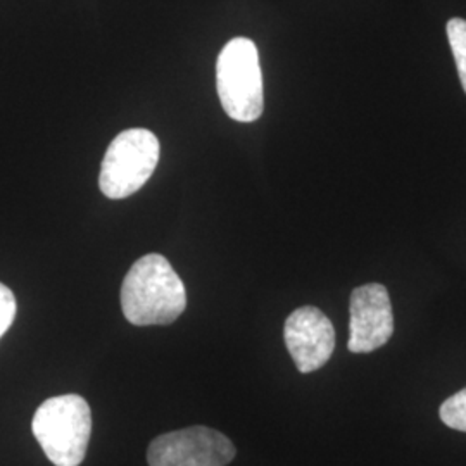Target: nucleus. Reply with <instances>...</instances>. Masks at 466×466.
Segmentation results:
<instances>
[{
  "mask_svg": "<svg viewBox=\"0 0 466 466\" xmlns=\"http://www.w3.org/2000/svg\"><path fill=\"white\" fill-rule=\"evenodd\" d=\"M448 38L451 50L456 61L458 75L466 94V21L461 17H452L448 21Z\"/></svg>",
  "mask_w": 466,
  "mask_h": 466,
  "instance_id": "8",
  "label": "nucleus"
},
{
  "mask_svg": "<svg viewBox=\"0 0 466 466\" xmlns=\"http://www.w3.org/2000/svg\"><path fill=\"white\" fill-rule=\"evenodd\" d=\"M17 304L13 290L0 283V337L7 332L16 318Z\"/></svg>",
  "mask_w": 466,
  "mask_h": 466,
  "instance_id": "10",
  "label": "nucleus"
},
{
  "mask_svg": "<svg viewBox=\"0 0 466 466\" xmlns=\"http://www.w3.org/2000/svg\"><path fill=\"white\" fill-rule=\"evenodd\" d=\"M439 415L452 431L466 432V387L442 402Z\"/></svg>",
  "mask_w": 466,
  "mask_h": 466,
  "instance_id": "9",
  "label": "nucleus"
},
{
  "mask_svg": "<svg viewBox=\"0 0 466 466\" xmlns=\"http://www.w3.org/2000/svg\"><path fill=\"white\" fill-rule=\"evenodd\" d=\"M285 346L300 373H313L329 363L335 350V329L315 306H302L287 318Z\"/></svg>",
  "mask_w": 466,
  "mask_h": 466,
  "instance_id": "7",
  "label": "nucleus"
},
{
  "mask_svg": "<svg viewBox=\"0 0 466 466\" xmlns=\"http://www.w3.org/2000/svg\"><path fill=\"white\" fill-rule=\"evenodd\" d=\"M235 446L225 433L190 427L156 437L147 450L149 466H227Z\"/></svg>",
  "mask_w": 466,
  "mask_h": 466,
  "instance_id": "5",
  "label": "nucleus"
},
{
  "mask_svg": "<svg viewBox=\"0 0 466 466\" xmlns=\"http://www.w3.org/2000/svg\"><path fill=\"white\" fill-rule=\"evenodd\" d=\"M187 308V290L178 273L161 254L140 258L121 285V309L135 327L169 325Z\"/></svg>",
  "mask_w": 466,
  "mask_h": 466,
  "instance_id": "1",
  "label": "nucleus"
},
{
  "mask_svg": "<svg viewBox=\"0 0 466 466\" xmlns=\"http://www.w3.org/2000/svg\"><path fill=\"white\" fill-rule=\"evenodd\" d=\"M161 146L146 128H130L117 135L107 147L100 167V192L109 199L134 196L147 184L159 163Z\"/></svg>",
  "mask_w": 466,
  "mask_h": 466,
  "instance_id": "4",
  "label": "nucleus"
},
{
  "mask_svg": "<svg viewBox=\"0 0 466 466\" xmlns=\"http://www.w3.org/2000/svg\"><path fill=\"white\" fill-rule=\"evenodd\" d=\"M350 342L354 354H367L383 348L394 333V315L387 289L367 283L352 290L350 304Z\"/></svg>",
  "mask_w": 466,
  "mask_h": 466,
  "instance_id": "6",
  "label": "nucleus"
},
{
  "mask_svg": "<svg viewBox=\"0 0 466 466\" xmlns=\"http://www.w3.org/2000/svg\"><path fill=\"white\" fill-rule=\"evenodd\" d=\"M32 432L50 463L80 466L92 435L90 406L78 394L44 400L35 411Z\"/></svg>",
  "mask_w": 466,
  "mask_h": 466,
  "instance_id": "2",
  "label": "nucleus"
},
{
  "mask_svg": "<svg viewBox=\"0 0 466 466\" xmlns=\"http://www.w3.org/2000/svg\"><path fill=\"white\" fill-rule=\"evenodd\" d=\"M218 97L228 117L240 123L259 119L265 109L259 52L250 38L237 36L218 56Z\"/></svg>",
  "mask_w": 466,
  "mask_h": 466,
  "instance_id": "3",
  "label": "nucleus"
}]
</instances>
